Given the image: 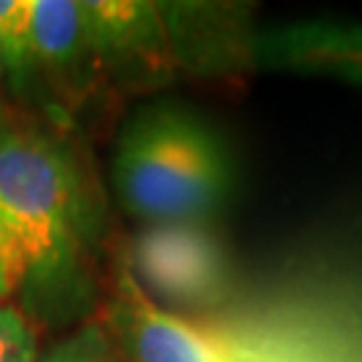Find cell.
<instances>
[{"instance_id":"5","label":"cell","mask_w":362,"mask_h":362,"mask_svg":"<svg viewBox=\"0 0 362 362\" xmlns=\"http://www.w3.org/2000/svg\"><path fill=\"white\" fill-rule=\"evenodd\" d=\"M245 62L258 73L327 78L362 86V25L296 19L247 35Z\"/></svg>"},{"instance_id":"8","label":"cell","mask_w":362,"mask_h":362,"mask_svg":"<svg viewBox=\"0 0 362 362\" xmlns=\"http://www.w3.org/2000/svg\"><path fill=\"white\" fill-rule=\"evenodd\" d=\"M0 62L16 89H22L27 78L35 76L33 0H0Z\"/></svg>"},{"instance_id":"7","label":"cell","mask_w":362,"mask_h":362,"mask_svg":"<svg viewBox=\"0 0 362 362\" xmlns=\"http://www.w3.org/2000/svg\"><path fill=\"white\" fill-rule=\"evenodd\" d=\"M35 73L81 81L97 70L81 0H33Z\"/></svg>"},{"instance_id":"3","label":"cell","mask_w":362,"mask_h":362,"mask_svg":"<svg viewBox=\"0 0 362 362\" xmlns=\"http://www.w3.org/2000/svg\"><path fill=\"white\" fill-rule=\"evenodd\" d=\"M97 67L161 81L182 57L180 6L143 0H81Z\"/></svg>"},{"instance_id":"2","label":"cell","mask_w":362,"mask_h":362,"mask_svg":"<svg viewBox=\"0 0 362 362\" xmlns=\"http://www.w3.org/2000/svg\"><path fill=\"white\" fill-rule=\"evenodd\" d=\"M110 177L118 204L143 226H207L233 182L226 145L177 105H151L132 118Z\"/></svg>"},{"instance_id":"6","label":"cell","mask_w":362,"mask_h":362,"mask_svg":"<svg viewBox=\"0 0 362 362\" xmlns=\"http://www.w3.org/2000/svg\"><path fill=\"white\" fill-rule=\"evenodd\" d=\"M105 330L124 362H220L207 338L196 333L191 322L145 296L124 260L116 269Z\"/></svg>"},{"instance_id":"11","label":"cell","mask_w":362,"mask_h":362,"mask_svg":"<svg viewBox=\"0 0 362 362\" xmlns=\"http://www.w3.org/2000/svg\"><path fill=\"white\" fill-rule=\"evenodd\" d=\"M0 113H3V62H0Z\"/></svg>"},{"instance_id":"1","label":"cell","mask_w":362,"mask_h":362,"mask_svg":"<svg viewBox=\"0 0 362 362\" xmlns=\"http://www.w3.org/2000/svg\"><path fill=\"white\" fill-rule=\"evenodd\" d=\"M0 226L25 258L27 287L54 303L76 296L89 239L86 196L73 156L46 132L0 124Z\"/></svg>"},{"instance_id":"4","label":"cell","mask_w":362,"mask_h":362,"mask_svg":"<svg viewBox=\"0 0 362 362\" xmlns=\"http://www.w3.org/2000/svg\"><path fill=\"white\" fill-rule=\"evenodd\" d=\"M124 263L156 306L199 309L226 287L223 252L207 226H143Z\"/></svg>"},{"instance_id":"9","label":"cell","mask_w":362,"mask_h":362,"mask_svg":"<svg viewBox=\"0 0 362 362\" xmlns=\"http://www.w3.org/2000/svg\"><path fill=\"white\" fill-rule=\"evenodd\" d=\"M38 362H124L103 322L81 325L76 333L57 341Z\"/></svg>"},{"instance_id":"10","label":"cell","mask_w":362,"mask_h":362,"mask_svg":"<svg viewBox=\"0 0 362 362\" xmlns=\"http://www.w3.org/2000/svg\"><path fill=\"white\" fill-rule=\"evenodd\" d=\"M27 266L25 258L19 252V247L13 245V239L8 231L0 226V300L8 298L13 290L25 285Z\"/></svg>"}]
</instances>
